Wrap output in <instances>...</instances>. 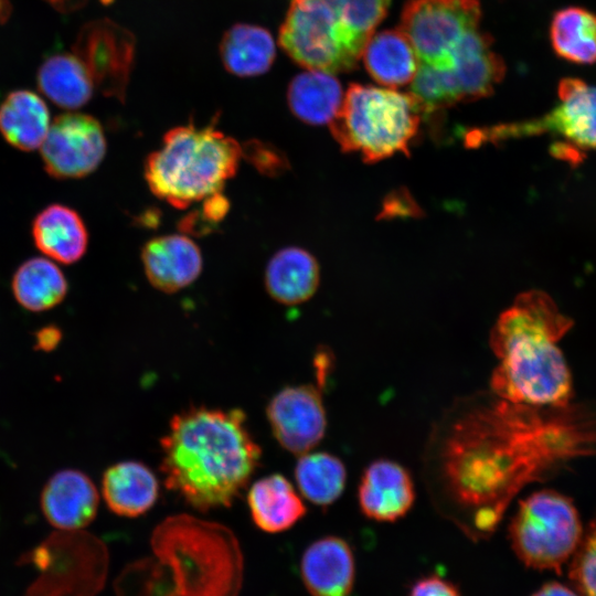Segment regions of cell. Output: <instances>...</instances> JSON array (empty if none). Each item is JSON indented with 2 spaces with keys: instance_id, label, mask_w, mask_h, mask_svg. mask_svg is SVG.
<instances>
[{
  "instance_id": "44dd1931",
  "label": "cell",
  "mask_w": 596,
  "mask_h": 596,
  "mask_svg": "<svg viewBox=\"0 0 596 596\" xmlns=\"http://www.w3.org/2000/svg\"><path fill=\"white\" fill-rule=\"evenodd\" d=\"M247 503L253 522L268 533L290 529L306 513V507L294 486L279 473L255 481L248 490Z\"/></svg>"
},
{
  "instance_id": "484cf974",
  "label": "cell",
  "mask_w": 596,
  "mask_h": 596,
  "mask_svg": "<svg viewBox=\"0 0 596 596\" xmlns=\"http://www.w3.org/2000/svg\"><path fill=\"white\" fill-rule=\"evenodd\" d=\"M220 53L225 68L240 77H251L267 72L276 57L275 41L269 31L238 23L223 35Z\"/></svg>"
},
{
  "instance_id": "2e32d148",
  "label": "cell",
  "mask_w": 596,
  "mask_h": 596,
  "mask_svg": "<svg viewBox=\"0 0 596 596\" xmlns=\"http://www.w3.org/2000/svg\"><path fill=\"white\" fill-rule=\"evenodd\" d=\"M415 499L409 472L400 464L379 459L364 470L359 485L358 500L369 519L393 522L404 517Z\"/></svg>"
},
{
  "instance_id": "4dcf8cb0",
  "label": "cell",
  "mask_w": 596,
  "mask_h": 596,
  "mask_svg": "<svg viewBox=\"0 0 596 596\" xmlns=\"http://www.w3.org/2000/svg\"><path fill=\"white\" fill-rule=\"evenodd\" d=\"M116 596H175L168 567L157 557L128 564L114 584Z\"/></svg>"
},
{
  "instance_id": "9a60e30c",
  "label": "cell",
  "mask_w": 596,
  "mask_h": 596,
  "mask_svg": "<svg viewBox=\"0 0 596 596\" xmlns=\"http://www.w3.org/2000/svg\"><path fill=\"white\" fill-rule=\"evenodd\" d=\"M99 494L89 477L76 469L54 473L45 483L40 504L57 530H82L96 517Z\"/></svg>"
},
{
  "instance_id": "f546056e",
  "label": "cell",
  "mask_w": 596,
  "mask_h": 596,
  "mask_svg": "<svg viewBox=\"0 0 596 596\" xmlns=\"http://www.w3.org/2000/svg\"><path fill=\"white\" fill-rule=\"evenodd\" d=\"M295 479L305 499L327 507L343 492L347 469L338 457L329 453H306L300 455L295 466Z\"/></svg>"
},
{
  "instance_id": "f1b7e54d",
  "label": "cell",
  "mask_w": 596,
  "mask_h": 596,
  "mask_svg": "<svg viewBox=\"0 0 596 596\" xmlns=\"http://www.w3.org/2000/svg\"><path fill=\"white\" fill-rule=\"evenodd\" d=\"M17 301L30 311H44L58 305L67 292V281L51 260L34 257L24 262L12 278Z\"/></svg>"
},
{
  "instance_id": "e575fe53",
  "label": "cell",
  "mask_w": 596,
  "mask_h": 596,
  "mask_svg": "<svg viewBox=\"0 0 596 596\" xmlns=\"http://www.w3.org/2000/svg\"><path fill=\"white\" fill-rule=\"evenodd\" d=\"M61 340V332L55 327L42 328L36 333V344L42 350H52Z\"/></svg>"
},
{
  "instance_id": "74e56055",
  "label": "cell",
  "mask_w": 596,
  "mask_h": 596,
  "mask_svg": "<svg viewBox=\"0 0 596 596\" xmlns=\"http://www.w3.org/2000/svg\"><path fill=\"white\" fill-rule=\"evenodd\" d=\"M11 13V3L9 0H0V23H4Z\"/></svg>"
},
{
  "instance_id": "8d00e7d4",
  "label": "cell",
  "mask_w": 596,
  "mask_h": 596,
  "mask_svg": "<svg viewBox=\"0 0 596 596\" xmlns=\"http://www.w3.org/2000/svg\"><path fill=\"white\" fill-rule=\"evenodd\" d=\"M55 10L62 13H68L82 8L87 0H44Z\"/></svg>"
},
{
  "instance_id": "3957f363",
  "label": "cell",
  "mask_w": 596,
  "mask_h": 596,
  "mask_svg": "<svg viewBox=\"0 0 596 596\" xmlns=\"http://www.w3.org/2000/svg\"><path fill=\"white\" fill-rule=\"evenodd\" d=\"M169 570L175 596H237L244 563L235 534L217 522L190 514L166 518L150 539Z\"/></svg>"
},
{
  "instance_id": "4316f807",
  "label": "cell",
  "mask_w": 596,
  "mask_h": 596,
  "mask_svg": "<svg viewBox=\"0 0 596 596\" xmlns=\"http://www.w3.org/2000/svg\"><path fill=\"white\" fill-rule=\"evenodd\" d=\"M38 86L56 106L77 109L91 99L94 83L75 55L56 54L39 68Z\"/></svg>"
},
{
  "instance_id": "4fadbf2b",
  "label": "cell",
  "mask_w": 596,
  "mask_h": 596,
  "mask_svg": "<svg viewBox=\"0 0 596 596\" xmlns=\"http://www.w3.org/2000/svg\"><path fill=\"white\" fill-rule=\"evenodd\" d=\"M40 149L50 175L77 179L100 164L106 153V138L94 117L67 113L54 119Z\"/></svg>"
},
{
  "instance_id": "d6a6232c",
  "label": "cell",
  "mask_w": 596,
  "mask_h": 596,
  "mask_svg": "<svg viewBox=\"0 0 596 596\" xmlns=\"http://www.w3.org/2000/svg\"><path fill=\"white\" fill-rule=\"evenodd\" d=\"M245 156L260 172L265 174H277L284 171L286 160L283 155L273 147L253 141L242 148V157Z\"/></svg>"
},
{
  "instance_id": "ffe728a7",
  "label": "cell",
  "mask_w": 596,
  "mask_h": 596,
  "mask_svg": "<svg viewBox=\"0 0 596 596\" xmlns=\"http://www.w3.org/2000/svg\"><path fill=\"white\" fill-rule=\"evenodd\" d=\"M32 236L44 255L62 264L77 262L87 249L88 234L82 217L62 204H51L35 216Z\"/></svg>"
},
{
  "instance_id": "7c38bea8",
  "label": "cell",
  "mask_w": 596,
  "mask_h": 596,
  "mask_svg": "<svg viewBox=\"0 0 596 596\" xmlns=\"http://www.w3.org/2000/svg\"><path fill=\"white\" fill-rule=\"evenodd\" d=\"M94 86L124 102L135 56V38L109 19L86 23L73 45Z\"/></svg>"
},
{
  "instance_id": "e0dca14e",
  "label": "cell",
  "mask_w": 596,
  "mask_h": 596,
  "mask_svg": "<svg viewBox=\"0 0 596 596\" xmlns=\"http://www.w3.org/2000/svg\"><path fill=\"white\" fill-rule=\"evenodd\" d=\"M300 575L311 596H349L355 578L351 546L338 536L315 541L302 554Z\"/></svg>"
},
{
  "instance_id": "52a82bcc",
  "label": "cell",
  "mask_w": 596,
  "mask_h": 596,
  "mask_svg": "<svg viewBox=\"0 0 596 596\" xmlns=\"http://www.w3.org/2000/svg\"><path fill=\"white\" fill-rule=\"evenodd\" d=\"M108 551L105 543L83 530H57L20 556L39 576L24 596H96L106 582Z\"/></svg>"
},
{
  "instance_id": "8fae6325",
  "label": "cell",
  "mask_w": 596,
  "mask_h": 596,
  "mask_svg": "<svg viewBox=\"0 0 596 596\" xmlns=\"http://www.w3.org/2000/svg\"><path fill=\"white\" fill-rule=\"evenodd\" d=\"M479 0H407L401 30L421 64L447 67L462 41L479 30Z\"/></svg>"
},
{
  "instance_id": "836d02e7",
  "label": "cell",
  "mask_w": 596,
  "mask_h": 596,
  "mask_svg": "<svg viewBox=\"0 0 596 596\" xmlns=\"http://www.w3.org/2000/svg\"><path fill=\"white\" fill-rule=\"evenodd\" d=\"M408 596H460V593L449 581L429 575L416 581Z\"/></svg>"
},
{
  "instance_id": "6da1fadb",
  "label": "cell",
  "mask_w": 596,
  "mask_h": 596,
  "mask_svg": "<svg viewBox=\"0 0 596 596\" xmlns=\"http://www.w3.org/2000/svg\"><path fill=\"white\" fill-rule=\"evenodd\" d=\"M160 446L166 487L203 512L230 507L262 456L240 408L194 406L180 412Z\"/></svg>"
},
{
  "instance_id": "1f68e13d",
  "label": "cell",
  "mask_w": 596,
  "mask_h": 596,
  "mask_svg": "<svg viewBox=\"0 0 596 596\" xmlns=\"http://www.w3.org/2000/svg\"><path fill=\"white\" fill-rule=\"evenodd\" d=\"M572 557L570 577L583 596H596V520Z\"/></svg>"
},
{
  "instance_id": "9c48e42d",
  "label": "cell",
  "mask_w": 596,
  "mask_h": 596,
  "mask_svg": "<svg viewBox=\"0 0 596 596\" xmlns=\"http://www.w3.org/2000/svg\"><path fill=\"white\" fill-rule=\"evenodd\" d=\"M504 72L502 58L492 50V39L477 30L454 52L447 67L419 63L409 94L423 115H432L490 95Z\"/></svg>"
},
{
  "instance_id": "ba28073f",
  "label": "cell",
  "mask_w": 596,
  "mask_h": 596,
  "mask_svg": "<svg viewBox=\"0 0 596 596\" xmlns=\"http://www.w3.org/2000/svg\"><path fill=\"white\" fill-rule=\"evenodd\" d=\"M508 532L512 550L524 565L554 571L574 555L584 534L573 501L551 489L522 500Z\"/></svg>"
},
{
  "instance_id": "d590c367",
  "label": "cell",
  "mask_w": 596,
  "mask_h": 596,
  "mask_svg": "<svg viewBox=\"0 0 596 596\" xmlns=\"http://www.w3.org/2000/svg\"><path fill=\"white\" fill-rule=\"evenodd\" d=\"M532 596H578L575 592L560 583H547Z\"/></svg>"
},
{
  "instance_id": "277c9868",
  "label": "cell",
  "mask_w": 596,
  "mask_h": 596,
  "mask_svg": "<svg viewBox=\"0 0 596 596\" xmlns=\"http://www.w3.org/2000/svg\"><path fill=\"white\" fill-rule=\"evenodd\" d=\"M242 158V147L213 125L169 130L145 163L151 192L177 209L221 192Z\"/></svg>"
},
{
  "instance_id": "5bb4252c",
  "label": "cell",
  "mask_w": 596,
  "mask_h": 596,
  "mask_svg": "<svg viewBox=\"0 0 596 596\" xmlns=\"http://www.w3.org/2000/svg\"><path fill=\"white\" fill-rule=\"evenodd\" d=\"M266 415L276 440L294 455L309 453L326 434L319 383L284 387L267 404Z\"/></svg>"
},
{
  "instance_id": "7402d4cb",
  "label": "cell",
  "mask_w": 596,
  "mask_h": 596,
  "mask_svg": "<svg viewBox=\"0 0 596 596\" xmlns=\"http://www.w3.org/2000/svg\"><path fill=\"white\" fill-rule=\"evenodd\" d=\"M318 285L319 265L302 248H283L268 262L265 286L272 298L280 304H301L311 298Z\"/></svg>"
},
{
  "instance_id": "ac0fdd59",
  "label": "cell",
  "mask_w": 596,
  "mask_h": 596,
  "mask_svg": "<svg viewBox=\"0 0 596 596\" xmlns=\"http://www.w3.org/2000/svg\"><path fill=\"white\" fill-rule=\"evenodd\" d=\"M141 259L150 284L164 292L189 286L202 270V255L198 245L179 234L149 241L142 248Z\"/></svg>"
},
{
  "instance_id": "d6986e66",
  "label": "cell",
  "mask_w": 596,
  "mask_h": 596,
  "mask_svg": "<svg viewBox=\"0 0 596 596\" xmlns=\"http://www.w3.org/2000/svg\"><path fill=\"white\" fill-rule=\"evenodd\" d=\"M102 494L111 512L136 518L149 511L159 496L156 475L142 462L126 460L110 466L102 479Z\"/></svg>"
},
{
  "instance_id": "cb8c5ba5",
  "label": "cell",
  "mask_w": 596,
  "mask_h": 596,
  "mask_svg": "<svg viewBox=\"0 0 596 596\" xmlns=\"http://www.w3.org/2000/svg\"><path fill=\"white\" fill-rule=\"evenodd\" d=\"M343 96L333 74L316 70L296 75L287 89L291 113L309 125L330 124L341 107Z\"/></svg>"
},
{
  "instance_id": "7a4b0ae2",
  "label": "cell",
  "mask_w": 596,
  "mask_h": 596,
  "mask_svg": "<svg viewBox=\"0 0 596 596\" xmlns=\"http://www.w3.org/2000/svg\"><path fill=\"white\" fill-rule=\"evenodd\" d=\"M572 326L545 292L519 295L490 332V348L500 360L490 380L493 393L512 404L565 407L572 376L557 342Z\"/></svg>"
},
{
  "instance_id": "83f0119b",
  "label": "cell",
  "mask_w": 596,
  "mask_h": 596,
  "mask_svg": "<svg viewBox=\"0 0 596 596\" xmlns=\"http://www.w3.org/2000/svg\"><path fill=\"white\" fill-rule=\"evenodd\" d=\"M550 41L555 54L567 62L596 63V14L582 7L557 10L551 20Z\"/></svg>"
},
{
  "instance_id": "5b68a950",
  "label": "cell",
  "mask_w": 596,
  "mask_h": 596,
  "mask_svg": "<svg viewBox=\"0 0 596 596\" xmlns=\"http://www.w3.org/2000/svg\"><path fill=\"white\" fill-rule=\"evenodd\" d=\"M422 116L409 93L350 84L337 116L329 125L343 151L356 152L372 163L398 152L408 153Z\"/></svg>"
},
{
  "instance_id": "30bf717a",
  "label": "cell",
  "mask_w": 596,
  "mask_h": 596,
  "mask_svg": "<svg viewBox=\"0 0 596 596\" xmlns=\"http://www.w3.org/2000/svg\"><path fill=\"white\" fill-rule=\"evenodd\" d=\"M557 96V105L540 118L476 129L467 135L466 141L478 146L552 132L564 141L555 145V156L575 161L582 158V152L596 149V84L565 77L558 83Z\"/></svg>"
},
{
  "instance_id": "603a6c76",
  "label": "cell",
  "mask_w": 596,
  "mask_h": 596,
  "mask_svg": "<svg viewBox=\"0 0 596 596\" xmlns=\"http://www.w3.org/2000/svg\"><path fill=\"white\" fill-rule=\"evenodd\" d=\"M361 57L371 77L391 88L412 83L419 65L413 45L401 29L373 34Z\"/></svg>"
},
{
  "instance_id": "d4e9b609",
  "label": "cell",
  "mask_w": 596,
  "mask_h": 596,
  "mask_svg": "<svg viewBox=\"0 0 596 596\" xmlns=\"http://www.w3.org/2000/svg\"><path fill=\"white\" fill-rule=\"evenodd\" d=\"M50 113L43 99L25 89L11 92L0 105V132L14 148H40L50 129Z\"/></svg>"
},
{
  "instance_id": "8992f818",
  "label": "cell",
  "mask_w": 596,
  "mask_h": 596,
  "mask_svg": "<svg viewBox=\"0 0 596 596\" xmlns=\"http://www.w3.org/2000/svg\"><path fill=\"white\" fill-rule=\"evenodd\" d=\"M370 38L350 0H291L278 41L300 66L336 75L355 67Z\"/></svg>"
}]
</instances>
